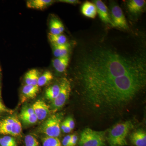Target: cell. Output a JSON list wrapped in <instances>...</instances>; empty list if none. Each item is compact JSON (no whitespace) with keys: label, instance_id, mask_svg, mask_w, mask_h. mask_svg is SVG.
Returning <instances> with one entry per match:
<instances>
[{"label":"cell","instance_id":"cell-31","mask_svg":"<svg viewBox=\"0 0 146 146\" xmlns=\"http://www.w3.org/2000/svg\"><path fill=\"white\" fill-rule=\"evenodd\" d=\"M58 1L73 5L78 4L80 3V1L78 0H59Z\"/></svg>","mask_w":146,"mask_h":146},{"label":"cell","instance_id":"cell-9","mask_svg":"<svg viewBox=\"0 0 146 146\" xmlns=\"http://www.w3.org/2000/svg\"><path fill=\"white\" fill-rule=\"evenodd\" d=\"M93 3L96 7L97 13L103 22L110 26L114 27L110 16L108 9L103 2L101 0H94Z\"/></svg>","mask_w":146,"mask_h":146},{"label":"cell","instance_id":"cell-10","mask_svg":"<svg viewBox=\"0 0 146 146\" xmlns=\"http://www.w3.org/2000/svg\"><path fill=\"white\" fill-rule=\"evenodd\" d=\"M32 107L38 120L42 121L44 119L49 113V107L42 100H39L36 101Z\"/></svg>","mask_w":146,"mask_h":146},{"label":"cell","instance_id":"cell-21","mask_svg":"<svg viewBox=\"0 0 146 146\" xmlns=\"http://www.w3.org/2000/svg\"><path fill=\"white\" fill-rule=\"evenodd\" d=\"M52 73L49 71H46L43 74L39 76L38 79L37 85L39 87L45 86L47 84L51 81L53 79Z\"/></svg>","mask_w":146,"mask_h":146},{"label":"cell","instance_id":"cell-5","mask_svg":"<svg viewBox=\"0 0 146 146\" xmlns=\"http://www.w3.org/2000/svg\"><path fill=\"white\" fill-rule=\"evenodd\" d=\"M110 19L114 27L125 31L129 30L126 19L121 7L115 1L110 2Z\"/></svg>","mask_w":146,"mask_h":146},{"label":"cell","instance_id":"cell-8","mask_svg":"<svg viewBox=\"0 0 146 146\" xmlns=\"http://www.w3.org/2000/svg\"><path fill=\"white\" fill-rule=\"evenodd\" d=\"M145 0H129L126 1V7L128 13L134 17H138L145 8Z\"/></svg>","mask_w":146,"mask_h":146},{"label":"cell","instance_id":"cell-17","mask_svg":"<svg viewBox=\"0 0 146 146\" xmlns=\"http://www.w3.org/2000/svg\"><path fill=\"white\" fill-rule=\"evenodd\" d=\"M39 73L36 69L30 70L26 74L25 76V81L26 84L38 86V79L39 77Z\"/></svg>","mask_w":146,"mask_h":146},{"label":"cell","instance_id":"cell-27","mask_svg":"<svg viewBox=\"0 0 146 146\" xmlns=\"http://www.w3.org/2000/svg\"><path fill=\"white\" fill-rule=\"evenodd\" d=\"M71 135L65 136L62 141V145L63 146H70Z\"/></svg>","mask_w":146,"mask_h":146},{"label":"cell","instance_id":"cell-25","mask_svg":"<svg viewBox=\"0 0 146 146\" xmlns=\"http://www.w3.org/2000/svg\"><path fill=\"white\" fill-rule=\"evenodd\" d=\"M23 122L26 124H33L35 123L38 121L37 117L35 114L26 116L20 117Z\"/></svg>","mask_w":146,"mask_h":146},{"label":"cell","instance_id":"cell-11","mask_svg":"<svg viewBox=\"0 0 146 146\" xmlns=\"http://www.w3.org/2000/svg\"><path fill=\"white\" fill-rule=\"evenodd\" d=\"M131 143L136 146H146V133L142 129H139L131 135Z\"/></svg>","mask_w":146,"mask_h":146},{"label":"cell","instance_id":"cell-14","mask_svg":"<svg viewBox=\"0 0 146 146\" xmlns=\"http://www.w3.org/2000/svg\"><path fill=\"white\" fill-rule=\"evenodd\" d=\"M55 2V1L53 0H30L27 1V6L29 8L43 10Z\"/></svg>","mask_w":146,"mask_h":146},{"label":"cell","instance_id":"cell-4","mask_svg":"<svg viewBox=\"0 0 146 146\" xmlns=\"http://www.w3.org/2000/svg\"><path fill=\"white\" fill-rule=\"evenodd\" d=\"M62 117V115L60 114L52 115L40 127V132L48 137L58 138L61 133Z\"/></svg>","mask_w":146,"mask_h":146},{"label":"cell","instance_id":"cell-7","mask_svg":"<svg viewBox=\"0 0 146 146\" xmlns=\"http://www.w3.org/2000/svg\"><path fill=\"white\" fill-rule=\"evenodd\" d=\"M59 85V94L57 98L52 102L51 105V109L54 112L64 106L69 98L72 90L70 82L67 78L62 79Z\"/></svg>","mask_w":146,"mask_h":146},{"label":"cell","instance_id":"cell-28","mask_svg":"<svg viewBox=\"0 0 146 146\" xmlns=\"http://www.w3.org/2000/svg\"><path fill=\"white\" fill-rule=\"evenodd\" d=\"M78 141V137L76 134L71 135L70 146H76Z\"/></svg>","mask_w":146,"mask_h":146},{"label":"cell","instance_id":"cell-20","mask_svg":"<svg viewBox=\"0 0 146 146\" xmlns=\"http://www.w3.org/2000/svg\"><path fill=\"white\" fill-rule=\"evenodd\" d=\"M48 37L51 44L63 45L68 42L67 37L62 34L53 35L49 33Z\"/></svg>","mask_w":146,"mask_h":146},{"label":"cell","instance_id":"cell-1","mask_svg":"<svg viewBox=\"0 0 146 146\" xmlns=\"http://www.w3.org/2000/svg\"><path fill=\"white\" fill-rule=\"evenodd\" d=\"M82 43L76 78L83 102L96 110L116 111L130 104L146 81V40L140 31L104 33Z\"/></svg>","mask_w":146,"mask_h":146},{"label":"cell","instance_id":"cell-2","mask_svg":"<svg viewBox=\"0 0 146 146\" xmlns=\"http://www.w3.org/2000/svg\"><path fill=\"white\" fill-rule=\"evenodd\" d=\"M133 127L130 121L119 123L110 129L107 140L109 146H125L127 145L126 137Z\"/></svg>","mask_w":146,"mask_h":146},{"label":"cell","instance_id":"cell-12","mask_svg":"<svg viewBox=\"0 0 146 146\" xmlns=\"http://www.w3.org/2000/svg\"><path fill=\"white\" fill-rule=\"evenodd\" d=\"M70 60L69 55L63 57L56 58L52 60L53 66L58 72L63 73L68 68Z\"/></svg>","mask_w":146,"mask_h":146},{"label":"cell","instance_id":"cell-15","mask_svg":"<svg viewBox=\"0 0 146 146\" xmlns=\"http://www.w3.org/2000/svg\"><path fill=\"white\" fill-rule=\"evenodd\" d=\"M54 55L56 58L63 57L69 55L71 48V44L67 42L63 45L52 44Z\"/></svg>","mask_w":146,"mask_h":146},{"label":"cell","instance_id":"cell-19","mask_svg":"<svg viewBox=\"0 0 146 146\" xmlns=\"http://www.w3.org/2000/svg\"><path fill=\"white\" fill-rule=\"evenodd\" d=\"M39 88L38 86L26 84L23 87L22 93L28 98H34L39 91Z\"/></svg>","mask_w":146,"mask_h":146},{"label":"cell","instance_id":"cell-23","mask_svg":"<svg viewBox=\"0 0 146 146\" xmlns=\"http://www.w3.org/2000/svg\"><path fill=\"white\" fill-rule=\"evenodd\" d=\"M0 146H18L15 139L9 136H5L0 138Z\"/></svg>","mask_w":146,"mask_h":146},{"label":"cell","instance_id":"cell-13","mask_svg":"<svg viewBox=\"0 0 146 146\" xmlns=\"http://www.w3.org/2000/svg\"><path fill=\"white\" fill-rule=\"evenodd\" d=\"M81 13L85 17L95 18L97 16L96 7L92 2L86 1L84 3L81 7Z\"/></svg>","mask_w":146,"mask_h":146},{"label":"cell","instance_id":"cell-32","mask_svg":"<svg viewBox=\"0 0 146 146\" xmlns=\"http://www.w3.org/2000/svg\"><path fill=\"white\" fill-rule=\"evenodd\" d=\"M1 69L0 68V98L1 97Z\"/></svg>","mask_w":146,"mask_h":146},{"label":"cell","instance_id":"cell-26","mask_svg":"<svg viewBox=\"0 0 146 146\" xmlns=\"http://www.w3.org/2000/svg\"><path fill=\"white\" fill-rule=\"evenodd\" d=\"M60 129L61 130L63 131L64 133H69L72 131V130L68 125L66 120L63 121V122L61 123V125H60Z\"/></svg>","mask_w":146,"mask_h":146},{"label":"cell","instance_id":"cell-29","mask_svg":"<svg viewBox=\"0 0 146 146\" xmlns=\"http://www.w3.org/2000/svg\"><path fill=\"white\" fill-rule=\"evenodd\" d=\"M67 121V122L68 123V125L70 128L71 130H72L75 127V122L73 119V118L71 117H68V118L66 119Z\"/></svg>","mask_w":146,"mask_h":146},{"label":"cell","instance_id":"cell-24","mask_svg":"<svg viewBox=\"0 0 146 146\" xmlns=\"http://www.w3.org/2000/svg\"><path fill=\"white\" fill-rule=\"evenodd\" d=\"M25 146H39V143L35 136L31 134L27 135L25 138Z\"/></svg>","mask_w":146,"mask_h":146},{"label":"cell","instance_id":"cell-6","mask_svg":"<svg viewBox=\"0 0 146 146\" xmlns=\"http://www.w3.org/2000/svg\"><path fill=\"white\" fill-rule=\"evenodd\" d=\"M22 127L21 122L15 116L9 117L0 121V133L17 136L21 135Z\"/></svg>","mask_w":146,"mask_h":146},{"label":"cell","instance_id":"cell-18","mask_svg":"<svg viewBox=\"0 0 146 146\" xmlns=\"http://www.w3.org/2000/svg\"><path fill=\"white\" fill-rule=\"evenodd\" d=\"M60 91V85L54 84L47 88L45 92V97L47 99L52 102L57 98Z\"/></svg>","mask_w":146,"mask_h":146},{"label":"cell","instance_id":"cell-3","mask_svg":"<svg viewBox=\"0 0 146 146\" xmlns=\"http://www.w3.org/2000/svg\"><path fill=\"white\" fill-rule=\"evenodd\" d=\"M106 132L86 128L80 135L79 146H105Z\"/></svg>","mask_w":146,"mask_h":146},{"label":"cell","instance_id":"cell-16","mask_svg":"<svg viewBox=\"0 0 146 146\" xmlns=\"http://www.w3.org/2000/svg\"><path fill=\"white\" fill-rule=\"evenodd\" d=\"M50 33L53 35L62 34L65 27L62 22L56 18L51 19L50 22Z\"/></svg>","mask_w":146,"mask_h":146},{"label":"cell","instance_id":"cell-22","mask_svg":"<svg viewBox=\"0 0 146 146\" xmlns=\"http://www.w3.org/2000/svg\"><path fill=\"white\" fill-rule=\"evenodd\" d=\"M43 146H61L60 140L56 137L46 136L42 140Z\"/></svg>","mask_w":146,"mask_h":146},{"label":"cell","instance_id":"cell-30","mask_svg":"<svg viewBox=\"0 0 146 146\" xmlns=\"http://www.w3.org/2000/svg\"><path fill=\"white\" fill-rule=\"evenodd\" d=\"M11 113V110H9L8 108L4 105L0 101V113Z\"/></svg>","mask_w":146,"mask_h":146}]
</instances>
